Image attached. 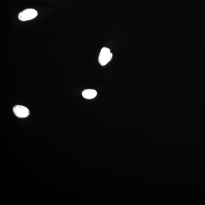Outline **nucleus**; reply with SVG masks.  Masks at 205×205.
I'll list each match as a JSON object with an SVG mask.
<instances>
[{
	"mask_svg": "<svg viewBox=\"0 0 205 205\" xmlns=\"http://www.w3.org/2000/svg\"><path fill=\"white\" fill-rule=\"evenodd\" d=\"M13 110L15 116L19 118H26L29 115V109L23 106L16 105L13 107Z\"/></svg>",
	"mask_w": 205,
	"mask_h": 205,
	"instance_id": "obj_3",
	"label": "nucleus"
},
{
	"mask_svg": "<svg viewBox=\"0 0 205 205\" xmlns=\"http://www.w3.org/2000/svg\"><path fill=\"white\" fill-rule=\"evenodd\" d=\"M38 15V12L34 9L28 8L19 14V20L25 22L35 18Z\"/></svg>",
	"mask_w": 205,
	"mask_h": 205,
	"instance_id": "obj_1",
	"label": "nucleus"
},
{
	"mask_svg": "<svg viewBox=\"0 0 205 205\" xmlns=\"http://www.w3.org/2000/svg\"><path fill=\"white\" fill-rule=\"evenodd\" d=\"M82 94L83 97L85 98L91 99L96 97L97 93L95 90L88 89L83 91Z\"/></svg>",
	"mask_w": 205,
	"mask_h": 205,
	"instance_id": "obj_4",
	"label": "nucleus"
},
{
	"mask_svg": "<svg viewBox=\"0 0 205 205\" xmlns=\"http://www.w3.org/2000/svg\"><path fill=\"white\" fill-rule=\"evenodd\" d=\"M112 57V54L110 49L107 48H103L100 51L98 58V62L102 66L107 64L111 61Z\"/></svg>",
	"mask_w": 205,
	"mask_h": 205,
	"instance_id": "obj_2",
	"label": "nucleus"
}]
</instances>
